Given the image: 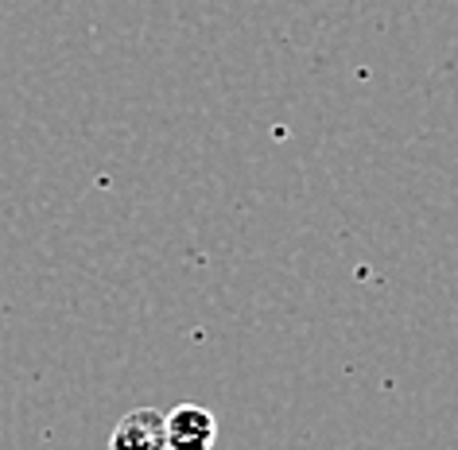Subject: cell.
<instances>
[{"instance_id":"obj_1","label":"cell","mask_w":458,"mask_h":450,"mask_svg":"<svg viewBox=\"0 0 458 450\" xmlns=\"http://www.w3.org/2000/svg\"><path fill=\"white\" fill-rule=\"evenodd\" d=\"M167 450H214L217 446V415L202 403H175L164 412Z\"/></svg>"},{"instance_id":"obj_2","label":"cell","mask_w":458,"mask_h":450,"mask_svg":"<svg viewBox=\"0 0 458 450\" xmlns=\"http://www.w3.org/2000/svg\"><path fill=\"white\" fill-rule=\"evenodd\" d=\"M109 450H167L164 412L132 408L129 415H121V423L109 435Z\"/></svg>"}]
</instances>
